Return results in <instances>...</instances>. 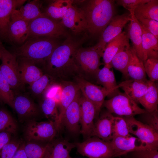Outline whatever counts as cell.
Returning <instances> with one entry per match:
<instances>
[{"instance_id": "1", "label": "cell", "mask_w": 158, "mask_h": 158, "mask_svg": "<svg viewBox=\"0 0 158 158\" xmlns=\"http://www.w3.org/2000/svg\"><path fill=\"white\" fill-rule=\"evenodd\" d=\"M85 38L76 40L70 35L67 37L56 48L42 66L45 73L56 79L67 77L79 71L75 54Z\"/></svg>"}, {"instance_id": "2", "label": "cell", "mask_w": 158, "mask_h": 158, "mask_svg": "<svg viewBox=\"0 0 158 158\" xmlns=\"http://www.w3.org/2000/svg\"><path fill=\"white\" fill-rule=\"evenodd\" d=\"M115 1H83L80 7L83 11L87 24V30L93 37L100 36L115 16Z\"/></svg>"}, {"instance_id": "3", "label": "cell", "mask_w": 158, "mask_h": 158, "mask_svg": "<svg viewBox=\"0 0 158 158\" xmlns=\"http://www.w3.org/2000/svg\"><path fill=\"white\" fill-rule=\"evenodd\" d=\"M58 39L48 37H30L12 53L17 59L29 61L42 66L56 48L60 44Z\"/></svg>"}, {"instance_id": "4", "label": "cell", "mask_w": 158, "mask_h": 158, "mask_svg": "<svg viewBox=\"0 0 158 158\" xmlns=\"http://www.w3.org/2000/svg\"><path fill=\"white\" fill-rule=\"evenodd\" d=\"M69 36L61 21L44 14L30 21L29 24L28 38L48 37L56 39L67 38Z\"/></svg>"}, {"instance_id": "5", "label": "cell", "mask_w": 158, "mask_h": 158, "mask_svg": "<svg viewBox=\"0 0 158 158\" xmlns=\"http://www.w3.org/2000/svg\"><path fill=\"white\" fill-rule=\"evenodd\" d=\"M0 54V70L2 74L15 93L21 92L25 88V85L20 78L16 57L1 44Z\"/></svg>"}, {"instance_id": "6", "label": "cell", "mask_w": 158, "mask_h": 158, "mask_svg": "<svg viewBox=\"0 0 158 158\" xmlns=\"http://www.w3.org/2000/svg\"><path fill=\"white\" fill-rule=\"evenodd\" d=\"M103 105L110 113L120 116H134L147 112L140 108L124 92H119L109 99L105 100Z\"/></svg>"}, {"instance_id": "7", "label": "cell", "mask_w": 158, "mask_h": 158, "mask_svg": "<svg viewBox=\"0 0 158 158\" xmlns=\"http://www.w3.org/2000/svg\"><path fill=\"white\" fill-rule=\"evenodd\" d=\"M59 130L53 122H38L36 120L26 121L24 130L25 139L28 142L48 141L52 140Z\"/></svg>"}, {"instance_id": "8", "label": "cell", "mask_w": 158, "mask_h": 158, "mask_svg": "<svg viewBox=\"0 0 158 158\" xmlns=\"http://www.w3.org/2000/svg\"><path fill=\"white\" fill-rule=\"evenodd\" d=\"M78 152L88 158H112L113 150L110 142L92 136L83 142L75 143Z\"/></svg>"}, {"instance_id": "9", "label": "cell", "mask_w": 158, "mask_h": 158, "mask_svg": "<svg viewBox=\"0 0 158 158\" xmlns=\"http://www.w3.org/2000/svg\"><path fill=\"white\" fill-rule=\"evenodd\" d=\"M102 54L94 46L86 48L80 47L75 53L76 61L80 69L87 73L96 76L100 69V60Z\"/></svg>"}, {"instance_id": "10", "label": "cell", "mask_w": 158, "mask_h": 158, "mask_svg": "<svg viewBox=\"0 0 158 158\" xmlns=\"http://www.w3.org/2000/svg\"><path fill=\"white\" fill-rule=\"evenodd\" d=\"M129 133L135 135L149 148L158 149V132L135 119L133 116H123Z\"/></svg>"}, {"instance_id": "11", "label": "cell", "mask_w": 158, "mask_h": 158, "mask_svg": "<svg viewBox=\"0 0 158 158\" xmlns=\"http://www.w3.org/2000/svg\"><path fill=\"white\" fill-rule=\"evenodd\" d=\"M131 19V15L129 13L115 16L101 33L95 47L103 53L107 44L122 32L123 29Z\"/></svg>"}, {"instance_id": "12", "label": "cell", "mask_w": 158, "mask_h": 158, "mask_svg": "<svg viewBox=\"0 0 158 158\" xmlns=\"http://www.w3.org/2000/svg\"><path fill=\"white\" fill-rule=\"evenodd\" d=\"M13 109L20 121L36 120L42 112L39 106L28 95L21 92L15 93Z\"/></svg>"}, {"instance_id": "13", "label": "cell", "mask_w": 158, "mask_h": 158, "mask_svg": "<svg viewBox=\"0 0 158 158\" xmlns=\"http://www.w3.org/2000/svg\"><path fill=\"white\" fill-rule=\"evenodd\" d=\"M76 83L82 95L95 106L97 115L107 96L110 97L111 93L103 87L93 84L81 77L76 78Z\"/></svg>"}, {"instance_id": "14", "label": "cell", "mask_w": 158, "mask_h": 158, "mask_svg": "<svg viewBox=\"0 0 158 158\" xmlns=\"http://www.w3.org/2000/svg\"><path fill=\"white\" fill-rule=\"evenodd\" d=\"M81 93L80 91L73 101L66 109L61 119L62 126L65 127L69 132L73 134L80 133L81 130Z\"/></svg>"}, {"instance_id": "15", "label": "cell", "mask_w": 158, "mask_h": 158, "mask_svg": "<svg viewBox=\"0 0 158 158\" xmlns=\"http://www.w3.org/2000/svg\"><path fill=\"white\" fill-rule=\"evenodd\" d=\"M61 22L64 27L70 29L76 34L87 30V22L83 11L73 3L67 11Z\"/></svg>"}, {"instance_id": "16", "label": "cell", "mask_w": 158, "mask_h": 158, "mask_svg": "<svg viewBox=\"0 0 158 158\" xmlns=\"http://www.w3.org/2000/svg\"><path fill=\"white\" fill-rule=\"evenodd\" d=\"M80 133L86 139L92 137L94 125V120L98 115L94 105L82 95L80 98Z\"/></svg>"}, {"instance_id": "17", "label": "cell", "mask_w": 158, "mask_h": 158, "mask_svg": "<svg viewBox=\"0 0 158 158\" xmlns=\"http://www.w3.org/2000/svg\"><path fill=\"white\" fill-rule=\"evenodd\" d=\"M110 142L113 150V157L130 152L149 148L140 140L131 135L127 137H115Z\"/></svg>"}, {"instance_id": "18", "label": "cell", "mask_w": 158, "mask_h": 158, "mask_svg": "<svg viewBox=\"0 0 158 158\" xmlns=\"http://www.w3.org/2000/svg\"><path fill=\"white\" fill-rule=\"evenodd\" d=\"M25 0H0V38L8 40V33L13 11L22 6Z\"/></svg>"}, {"instance_id": "19", "label": "cell", "mask_w": 158, "mask_h": 158, "mask_svg": "<svg viewBox=\"0 0 158 158\" xmlns=\"http://www.w3.org/2000/svg\"><path fill=\"white\" fill-rule=\"evenodd\" d=\"M29 23L19 18L11 17L8 33V40L21 45L28 39Z\"/></svg>"}, {"instance_id": "20", "label": "cell", "mask_w": 158, "mask_h": 158, "mask_svg": "<svg viewBox=\"0 0 158 158\" xmlns=\"http://www.w3.org/2000/svg\"><path fill=\"white\" fill-rule=\"evenodd\" d=\"M74 144L65 139L53 140L45 145L42 158H68Z\"/></svg>"}, {"instance_id": "21", "label": "cell", "mask_w": 158, "mask_h": 158, "mask_svg": "<svg viewBox=\"0 0 158 158\" xmlns=\"http://www.w3.org/2000/svg\"><path fill=\"white\" fill-rule=\"evenodd\" d=\"M114 116L107 111L102 113L94 123L92 137L96 136L110 142L113 138L112 121Z\"/></svg>"}, {"instance_id": "22", "label": "cell", "mask_w": 158, "mask_h": 158, "mask_svg": "<svg viewBox=\"0 0 158 158\" xmlns=\"http://www.w3.org/2000/svg\"><path fill=\"white\" fill-rule=\"evenodd\" d=\"M44 5L42 3L41 10L44 15L55 20H61L73 1L53 0L46 1Z\"/></svg>"}, {"instance_id": "23", "label": "cell", "mask_w": 158, "mask_h": 158, "mask_svg": "<svg viewBox=\"0 0 158 158\" xmlns=\"http://www.w3.org/2000/svg\"><path fill=\"white\" fill-rule=\"evenodd\" d=\"M112 67L110 63L105 64L98 71L96 75L98 83L111 93V98L120 92L118 88L122 83L118 85L116 83Z\"/></svg>"}, {"instance_id": "24", "label": "cell", "mask_w": 158, "mask_h": 158, "mask_svg": "<svg viewBox=\"0 0 158 158\" xmlns=\"http://www.w3.org/2000/svg\"><path fill=\"white\" fill-rule=\"evenodd\" d=\"M21 81L30 85L44 74L42 70L33 63L26 60L17 59Z\"/></svg>"}, {"instance_id": "25", "label": "cell", "mask_w": 158, "mask_h": 158, "mask_svg": "<svg viewBox=\"0 0 158 158\" xmlns=\"http://www.w3.org/2000/svg\"><path fill=\"white\" fill-rule=\"evenodd\" d=\"M61 86V96L58 104V108L59 121L62 127L61 119L65 111L75 99L80 90L76 83L65 82Z\"/></svg>"}, {"instance_id": "26", "label": "cell", "mask_w": 158, "mask_h": 158, "mask_svg": "<svg viewBox=\"0 0 158 158\" xmlns=\"http://www.w3.org/2000/svg\"><path fill=\"white\" fill-rule=\"evenodd\" d=\"M42 1L33 0L13 12L11 17L22 19L28 23L43 15L42 10Z\"/></svg>"}, {"instance_id": "27", "label": "cell", "mask_w": 158, "mask_h": 158, "mask_svg": "<svg viewBox=\"0 0 158 158\" xmlns=\"http://www.w3.org/2000/svg\"><path fill=\"white\" fill-rule=\"evenodd\" d=\"M122 83V85L120 87L130 98L138 104L147 90L149 80L128 79Z\"/></svg>"}, {"instance_id": "28", "label": "cell", "mask_w": 158, "mask_h": 158, "mask_svg": "<svg viewBox=\"0 0 158 158\" xmlns=\"http://www.w3.org/2000/svg\"><path fill=\"white\" fill-rule=\"evenodd\" d=\"M128 26L127 36L132 42V47L138 57L143 61V54L142 46V32L141 26L133 14Z\"/></svg>"}, {"instance_id": "29", "label": "cell", "mask_w": 158, "mask_h": 158, "mask_svg": "<svg viewBox=\"0 0 158 158\" xmlns=\"http://www.w3.org/2000/svg\"><path fill=\"white\" fill-rule=\"evenodd\" d=\"M128 79L146 80V73L144 63L137 56L134 49L131 47L130 59L125 76Z\"/></svg>"}, {"instance_id": "30", "label": "cell", "mask_w": 158, "mask_h": 158, "mask_svg": "<svg viewBox=\"0 0 158 158\" xmlns=\"http://www.w3.org/2000/svg\"><path fill=\"white\" fill-rule=\"evenodd\" d=\"M141 26L142 32L143 61L144 63L149 58L158 59V39Z\"/></svg>"}, {"instance_id": "31", "label": "cell", "mask_w": 158, "mask_h": 158, "mask_svg": "<svg viewBox=\"0 0 158 158\" xmlns=\"http://www.w3.org/2000/svg\"><path fill=\"white\" fill-rule=\"evenodd\" d=\"M129 39L126 32L122 31L107 44L102 57L104 65L110 63L117 52L129 43Z\"/></svg>"}, {"instance_id": "32", "label": "cell", "mask_w": 158, "mask_h": 158, "mask_svg": "<svg viewBox=\"0 0 158 158\" xmlns=\"http://www.w3.org/2000/svg\"><path fill=\"white\" fill-rule=\"evenodd\" d=\"M41 111L48 121L54 122L59 130L62 127L59 121L58 104L53 98H43L39 105Z\"/></svg>"}, {"instance_id": "33", "label": "cell", "mask_w": 158, "mask_h": 158, "mask_svg": "<svg viewBox=\"0 0 158 158\" xmlns=\"http://www.w3.org/2000/svg\"><path fill=\"white\" fill-rule=\"evenodd\" d=\"M139 103L140 104L147 112L158 110V90L155 82L149 80L147 90L139 100Z\"/></svg>"}, {"instance_id": "34", "label": "cell", "mask_w": 158, "mask_h": 158, "mask_svg": "<svg viewBox=\"0 0 158 158\" xmlns=\"http://www.w3.org/2000/svg\"><path fill=\"white\" fill-rule=\"evenodd\" d=\"M131 46L129 43L121 49L112 59L110 64L125 76L130 57Z\"/></svg>"}, {"instance_id": "35", "label": "cell", "mask_w": 158, "mask_h": 158, "mask_svg": "<svg viewBox=\"0 0 158 158\" xmlns=\"http://www.w3.org/2000/svg\"><path fill=\"white\" fill-rule=\"evenodd\" d=\"M133 14L137 19L148 18L158 21V0H150L138 5L135 8Z\"/></svg>"}, {"instance_id": "36", "label": "cell", "mask_w": 158, "mask_h": 158, "mask_svg": "<svg viewBox=\"0 0 158 158\" xmlns=\"http://www.w3.org/2000/svg\"><path fill=\"white\" fill-rule=\"evenodd\" d=\"M56 79L45 73L37 80L29 85L31 94L36 97L42 96L47 89L51 85L56 83Z\"/></svg>"}, {"instance_id": "37", "label": "cell", "mask_w": 158, "mask_h": 158, "mask_svg": "<svg viewBox=\"0 0 158 158\" xmlns=\"http://www.w3.org/2000/svg\"><path fill=\"white\" fill-rule=\"evenodd\" d=\"M18 129L16 121L6 109L0 108V133L15 134Z\"/></svg>"}, {"instance_id": "38", "label": "cell", "mask_w": 158, "mask_h": 158, "mask_svg": "<svg viewBox=\"0 0 158 158\" xmlns=\"http://www.w3.org/2000/svg\"><path fill=\"white\" fill-rule=\"evenodd\" d=\"M15 93L0 70V103L6 104L13 109Z\"/></svg>"}, {"instance_id": "39", "label": "cell", "mask_w": 158, "mask_h": 158, "mask_svg": "<svg viewBox=\"0 0 158 158\" xmlns=\"http://www.w3.org/2000/svg\"><path fill=\"white\" fill-rule=\"evenodd\" d=\"M112 133L113 138L131 135L129 132L126 122L123 116H114L112 121Z\"/></svg>"}, {"instance_id": "40", "label": "cell", "mask_w": 158, "mask_h": 158, "mask_svg": "<svg viewBox=\"0 0 158 158\" xmlns=\"http://www.w3.org/2000/svg\"><path fill=\"white\" fill-rule=\"evenodd\" d=\"M45 145H40L32 142L24 144V149L28 158H42Z\"/></svg>"}, {"instance_id": "41", "label": "cell", "mask_w": 158, "mask_h": 158, "mask_svg": "<svg viewBox=\"0 0 158 158\" xmlns=\"http://www.w3.org/2000/svg\"><path fill=\"white\" fill-rule=\"evenodd\" d=\"M146 73L150 81L155 82L158 80V59L149 58L144 63Z\"/></svg>"}, {"instance_id": "42", "label": "cell", "mask_w": 158, "mask_h": 158, "mask_svg": "<svg viewBox=\"0 0 158 158\" xmlns=\"http://www.w3.org/2000/svg\"><path fill=\"white\" fill-rule=\"evenodd\" d=\"M20 145L19 142L10 140L1 150L0 158H13Z\"/></svg>"}, {"instance_id": "43", "label": "cell", "mask_w": 158, "mask_h": 158, "mask_svg": "<svg viewBox=\"0 0 158 158\" xmlns=\"http://www.w3.org/2000/svg\"><path fill=\"white\" fill-rule=\"evenodd\" d=\"M141 114L143 121L142 122L158 132V110L152 112L147 111Z\"/></svg>"}, {"instance_id": "44", "label": "cell", "mask_w": 158, "mask_h": 158, "mask_svg": "<svg viewBox=\"0 0 158 158\" xmlns=\"http://www.w3.org/2000/svg\"><path fill=\"white\" fill-rule=\"evenodd\" d=\"M137 19L142 26L158 39V21L148 18Z\"/></svg>"}, {"instance_id": "45", "label": "cell", "mask_w": 158, "mask_h": 158, "mask_svg": "<svg viewBox=\"0 0 158 158\" xmlns=\"http://www.w3.org/2000/svg\"><path fill=\"white\" fill-rule=\"evenodd\" d=\"M150 0H117L116 4L128 10L131 15L133 13L135 8L138 5L148 2Z\"/></svg>"}, {"instance_id": "46", "label": "cell", "mask_w": 158, "mask_h": 158, "mask_svg": "<svg viewBox=\"0 0 158 158\" xmlns=\"http://www.w3.org/2000/svg\"><path fill=\"white\" fill-rule=\"evenodd\" d=\"M158 149L150 148L133 152V158H158Z\"/></svg>"}, {"instance_id": "47", "label": "cell", "mask_w": 158, "mask_h": 158, "mask_svg": "<svg viewBox=\"0 0 158 158\" xmlns=\"http://www.w3.org/2000/svg\"><path fill=\"white\" fill-rule=\"evenodd\" d=\"M11 134L6 132L0 133V152L3 147L11 140Z\"/></svg>"}, {"instance_id": "48", "label": "cell", "mask_w": 158, "mask_h": 158, "mask_svg": "<svg viewBox=\"0 0 158 158\" xmlns=\"http://www.w3.org/2000/svg\"><path fill=\"white\" fill-rule=\"evenodd\" d=\"M13 158H28L24 149V144H21Z\"/></svg>"}, {"instance_id": "49", "label": "cell", "mask_w": 158, "mask_h": 158, "mask_svg": "<svg viewBox=\"0 0 158 158\" xmlns=\"http://www.w3.org/2000/svg\"><path fill=\"white\" fill-rule=\"evenodd\" d=\"M68 158H74L71 157L70 156Z\"/></svg>"}, {"instance_id": "50", "label": "cell", "mask_w": 158, "mask_h": 158, "mask_svg": "<svg viewBox=\"0 0 158 158\" xmlns=\"http://www.w3.org/2000/svg\"><path fill=\"white\" fill-rule=\"evenodd\" d=\"M1 60V56H0V61Z\"/></svg>"}, {"instance_id": "51", "label": "cell", "mask_w": 158, "mask_h": 158, "mask_svg": "<svg viewBox=\"0 0 158 158\" xmlns=\"http://www.w3.org/2000/svg\"><path fill=\"white\" fill-rule=\"evenodd\" d=\"M1 44H0V46Z\"/></svg>"}, {"instance_id": "52", "label": "cell", "mask_w": 158, "mask_h": 158, "mask_svg": "<svg viewBox=\"0 0 158 158\" xmlns=\"http://www.w3.org/2000/svg\"></svg>"}, {"instance_id": "53", "label": "cell", "mask_w": 158, "mask_h": 158, "mask_svg": "<svg viewBox=\"0 0 158 158\" xmlns=\"http://www.w3.org/2000/svg\"></svg>"}]
</instances>
